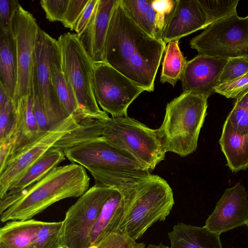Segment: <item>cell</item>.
Wrapping results in <instances>:
<instances>
[{"mask_svg":"<svg viewBox=\"0 0 248 248\" xmlns=\"http://www.w3.org/2000/svg\"><path fill=\"white\" fill-rule=\"evenodd\" d=\"M95 184L118 190L124 201L120 232L136 240L155 223L164 221L174 204L168 182L147 170L95 169Z\"/></svg>","mask_w":248,"mask_h":248,"instance_id":"cell-1","label":"cell"},{"mask_svg":"<svg viewBox=\"0 0 248 248\" xmlns=\"http://www.w3.org/2000/svg\"><path fill=\"white\" fill-rule=\"evenodd\" d=\"M166 46L137 25L117 0L107 34L105 62L145 91L153 92Z\"/></svg>","mask_w":248,"mask_h":248,"instance_id":"cell-2","label":"cell"},{"mask_svg":"<svg viewBox=\"0 0 248 248\" xmlns=\"http://www.w3.org/2000/svg\"><path fill=\"white\" fill-rule=\"evenodd\" d=\"M90 180L79 164L57 166L22 191L0 198V221L32 219L57 202L80 197L89 188Z\"/></svg>","mask_w":248,"mask_h":248,"instance_id":"cell-3","label":"cell"},{"mask_svg":"<svg viewBox=\"0 0 248 248\" xmlns=\"http://www.w3.org/2000/svg\"><path fill=\"white\" fill-rule=\"evenodd\" d=\"M207 98L183 92L167 104L160 126L155 129L166 152L185 157L195 152L207 114Z\"/></svg>","mask_w":248,"mask_h":248,"instance_id":"cell-4","label":"cell"},{"mask_svg":"<svg viewBox=\"0 0 248 248\" xmlns=\"http://www.w3.org/2000/svg\"><path fill=\"white\" fill-rule=\"evenodd\" d=\"M62 67L80 109L87 118L108 120L96 101L93 87V64L76 33L61 34L57 40Z\"/></svg>","mask_w":248,"mask_h":248,"instance_id":"cell-5","label":"cell"},{"mask_svg":"<svg viewBox=\"0 0 248 248\" xmlns=\"http://www.w3.org/2000/svg\"><path fill=\"white\" fill-rule=\"evenodd\" d=\"M102 137L151 171L164 160L166 151L155 129L127 115L110 117Z\"/></svg>","mask_w":248,"mask_h":248,"instance_id":"cell-6","label":"cell"},{"mask_svg":"<svg viewBox=\"0 0 248 248\" xmlns=\"http://www.w3.org/2000/svg\"><path fill=\"white\" fill-rule=\"evenodd\" d=\"M189 43L198 55L224 59L248 57V16L236 14L214 22Z\"/></svg>","mask_w":248,"mask_h":248,"instance_id":"cell-7","label":"cell"},{"mask_svg":"<svg viewBox=\"0 0 248 248\" xmlns=\"http://www.w3.org/2000/svg\"><path fill=\"white\" fill-rule=\"evenodd\" d=\"M115 189L95 185L89 188L67 211L62 221V245L71 248L91 246V236L101 210Z\"/></svg>","mask_w":248,"mask_h":248,"instance_id":"cell-8","label":"cell"},{"mask_svg":"<svg viewBox=\"0 0 248 248\" xmlns=\"http://www.w3.org/2000/svg\"><path fill=\"white\" fill-rule=\"evenodd\" d=\"M93 87L99 107L112 117L127 116L128 107L145 91L106 62H94Z\"/></svg>","mask_w":248,"mask_h":248,"instance_id":"cell-9","label":"cell"},{"mask_svg":"<svg viewBox=\"0 0 248 248\" xmlns=\"http://www.w3.org/2000/svg\"><path fill=\"white\" fill-rule=\"evenodd\" d=\"M80 122L71 115L35 140L11 155L0 170V198L7 193L11 184L65 135L76 128Z\"/></svg>","mask_w":248,"mask_h":248,"instance_id":"cell-10","label":"cell"},{"mask_svg":"<svg viewBox=\"0 0 248 248\" xmlns=\"http://www.w3.org/2000/svg\"><path fill=\"white\" fill-rule=\"evenodd\" d=\"M11 30L16 43L17 79L14 102L30 92L35 45L39 29L35 18L21 6L11 21Z\"/></svg>","mask_w":248,"mask_h":248,"instance_id":"cell-11","label":"cell"},{"mask_svg":"<svg viewBox=\"0 0 248 248\" xmlns=\"http://www.w3.org/2000/svg\"><path fill=\"white\" fill-rule=\"evenodd\" d=\"M66 158L85 169L147 170L143 165L100 137L64 151Z\"/></svg>","mask_w":248,"mask_h":248,"instance_id":"cell-12","label":"cell"},{"mask_svg":"<svg viewBox=\"0 0 248 248\" xmlns=\"http://www.w3.org/2000/svg\"><path fill=\"white\" fill-rule=\"evenodd\" d=\"M55 39L39 29L33 64L41 105L51 129L69 117L61 105L49 68L50 50Z\"/></svg>","mask_w":248,"mask_h":248,"instance_id":"cell-13","label":"cell"},{"mask_svg":"<svg viewBox=\"0 0 248 248\" xmlns=\"http://www.w3.org/2000/svg\"><path fill=\"white\" fill-rule=\"evenodd\" d=\"M248 224V194L244 186L238 182L225 190L204 227L220 235Z\"/></svg>","mask_w":248,"mask_h":248,"instance_id":"cell-14","label":"cell"},{"mask_svg":"<svg viewBox=\"0 0 248 248\" xmlns=\"http://www.w3.org/2000/svg\"><path fill=\"white\" fill-rule=\"evenodd\" d=\"M228 59L198 55L187 62L181 81L183 92L208 98L215 93Z\"/></svg>","mask_w":248,"mask_h":248,"instance_id":"cell-15","label":"cell"},{"mask_svg":"<svg viewBox=\"0 0 248 248\" xmlns=\"http://www.w3.org/2000/svg\"><path fill=\"white\" fill-rule=\"evenodd\" d=\"M210 25L198 0H175L161 36L166 45Z\"/></svg>","mask_w":248,"mask_h":248,"instance_id":"cell-16","label":"cell"},{"mask_svg":"<svg viewBox=\"0 0 248 248\" xmlns=\"http://www.w3.org/2000/svg\"><path fill=\"white\" fill-rule=\"evenodd\" d=\"M133 20L145 32L161 40L175 0H121ZM162 41V40H161Z\"/></svg>","mask_w":248,"mask_h":248,"instance_id":"cell-17","label":"cell"},{"mask_svg":"<svg viewBox=\"0 0 248 248\" xmlns=\"http://www.w3.org/2000/svg\"><path fill=\"white\" fill-rule=\"evenodd\" d=\"M117 1V0H98L88 25L79 37L94 62H105L106 37Z\"/></svg>","mask_w":248,"mask_h":248,"instance_id":"cell-18","label":"cell"},{"mask_svg":"<svg viewBox=\"0 0 248 248\" xmlns=\"http://www.w3.org/2000/svg\"><path fill=\"white\" fill-rule=\"evenodd\" d=\"M14 104V126L11 137L7 140L12 145L11 155L34 141L44 133L40 131L35 117L31 84L29 93L17 99Z\"/></svg>","mask_w":248,"mask_h":248,"instance_id":"cell-19","label":"cell"},{"mask_svg":"<svg viewBox=\"0 0 248 248\" xmlns=\"http://www.w3.org/2000/svg\"><path fill=\"white\" fill-rule=\"evenodd\" d=\"M49 68L57 96L66 115L74 116L80 122L88 119L80 109L75 95L65 78L62 67L61 52L56 39L50 50Z\"/></svg>","mask_w":248,"mask_h":248,"instance_id":"cell-20","label":"cell"},{"mask_svg":"<svg viewBox=\"0 0 248 248\" xmlns=\"http://www.w3.org/2000/svg\"><path fill=\"white\" fill-rule=\"evenodd\" d=\"M169 248H223L220 235L204 226L200 227L179 223L168 233Z\"/></svg>","mask_w":248,"mask_h":248,"instance_id":"cell-21","label":"cell"},{"mask_svg":"<svg viewBox=\"0 0 248 248\" xmlns=\"http://www.w3.org/2000/svg\"><path fill=\"white\" fill-rule=\"evenodd\" d=\"M124 211L123 197L115 189L101 210L91 233V245H96L110 233L120 232Z\"/></svg>","mask_w":248,"mask_h":248,"instance_id":"cell-22","label":"cell"},{"mask_svg":"<svg viewBox=\"0 0 248 248\" xmlns=\"http://www.w3.org/2000/svg\"><path fill=\"white\" fill-rule=\"evenodd\" d=\"M66 158L64 151L51 148L11 184L5 195L17 193L38 182Z\"/></svg>","mask_w":248,"mask_h":248,"instance_id":"cell-23","label":"cell"},{"mask_svg":"<svg viewBox=\"0 0 248 248\" xmlns=\"http://www.w3.org/2000/svg\"><path fill=\"white\" fill-rule=\"evenodd\" d=\"M227 160V166L233 172L248 168V134L236 133L226 120L219 140Z\"/></svg>","mask_w":248,"mask_h":248,"instance_id":"cell-24","label":"cell"},{"mask_svg":"<svg viewBox=\"0 0 248 248\" xmlns=\"http://www.w3.org/2000/svg\"><path fill=\"white\" fill-rule=\"evenodd\" d=\"M0 83L14 101L17 85V62L11 28L0 30Z\"/></svg>","mask_w":248,"mask_h":248,"instance_id":"cell-25","label":"cell"},{"mask_svg":"<svg viewBox=\"0 0 248 248\" xmlns=\"http://www.w3.org/2000/svg\"><path fill=\"white\" fill-rule=\"evenodd\" d=\"M46 222L30 219L7 221L0 230V242L10 248H31Z\"/></svg>","mask_w":248,"mask_h":248,"instance_id":"cell-26","label":"cell"},{"mask_svg":"<svg viewBox=\"0 0 248 248\" xmlns=\"http://www.w3.org/2000/svg\"><path fill=\"white\" fill-rule=\"evenodd\" d=\"M88 118L79 122L78 127L60 139L53 146L63 151L87 141L102 136L108 120Z\"/></svg>","mask_w":248,"mask_h":248,"instance_id":"cell-27","label":"cell"},{"mask_svg":"<svg viewBox=\"0 0 248 248\" xmlns=\"http://www.w3.org/2000/svg\"><path fill=\"white\" fill-rule=\"evenodd\" d=\"M179 41H170L166 46L160 78L162 83L168 82L173 86L181 80L187 62L180 50Z\"/></svg>","mask_w":248,"mask_h":248,"instance_id":"cell-28","label":"cell"},{"mask_svg":"<svg viewBox=\"0 0 248 248\" xmlns=\"http://www.w3.org/2000/svg\"><path fill=\"white\" fill-rule=\"evenodd\" d=\"M239 0H198L208 20L211 24L237 14Z\"/></svg>","mask_w":248,"mask_h":248,"instance_id":"cell-29","label":"cell"},{"mask_svg":"<svg viewBox=\"0 0 248 248\" xmlns=\"http://www.w3.org/2000/svg\"><path fill=\"white\" fill-rule=\"evenodd\" d=\"M226 120L236 133L248 134V90L236 99Z\"/></svg>","mask_w":248,"mask_h":248,"instance_id":"cell-30","label":"cell"},{"mask_svg":"<svg viewBox=\"0 0 248 248\" xmlns=\"http://www.w3.org/2000/svg\"><path fill=\"white\" fill-rule=\"evenodd\" d=\"M62 221L46 222L31 248H60L62 245L61 231Z\"/></svg>","mask_w":248,"mask_h":248,"instance_id":"cell-31","label":"cell"},{"mask_svg":"<svg viewBox=\"0 0 248 248\" xmlns=\"http://www.w3.org/2000/svg\"><path fill=\"white\" fill-rule=\"evenodd\" d=\"M15 104L9 97L0 106V143L9 140L14 128Z\"/></svg>","mask_w":248,"mask_h":248,"instance_id":"cell-32","label":"cell"},{"mask_svg":"<svg viewBox=\"0 0 248 248\" xmlns=\"http://www.w3.org/2000/svg\"><path fill=\"white\" fill-rule=\"evenodd\" d=\"M248 73V57L228 59L219 78V84L229 82Z\"/></svg>","mask_w":248,"mask_h":248,"instance_id":"cell-33","label":"cell"},{"mask_svg":"<svg viewBox=\"0 0 248 248\" xmlns=\"http://www.w3.org/2000/svg\"><path fill=\"white\" fill-rule=\"evenodd\" d=\"M96 246L97 248H145L143 243H138L136 240L120 232L109 234Z\"/></svg>","mask_w":248,"mask_h":248,"instance_id":"cell-34","label":"cell"},{"mask_svg":"<svg viewBox=\"0 0 248 248\" xmlns=\"http://www.w3.org/2000/svg\"><path fill=\"white\" fill-rule=\"evenodd\" d=\"M248 90V73L232 81L218 85L215 93L227 98H237Z\"/></svg>","mask_w":248,"mask_h":248,"instance_id":"cell-35","label":"cell"},{"mask_svg":"<svg viewBox=\"0 0 248 248\" xmlns=\"http://www.w3.org/2000/svg\"><path fill=\"white\" fill-rule=\"evenodd\" d=\"M69 0H41L40 5L46 18L51 22H62Z\"/></svg>","mask_w":248,"mask_h":248,"instance_id":"cell-36","label":"cell"},{"mask_svg":"<svg viewBox=\"0 0 248 248\" xmlns=\"http://www.w3.org/2000/svg\"><path fill=\"white\" fill-rule=\"evenodd\" d=\"M89 0H69L63 20L62 22L67 28L74 31L76 25Z\"/></svg>","mask_w":248,"mask_h":248,"instance_id":"cell-37","label":"cell"},{"mask_svg":"<svg viewBox=\"0 0 248 248\" xmlns=\"http://www.w3.org/2000/svg\"><path fill=\"white\" fill-rule=\"evenodd\" d=\"M20 6L16 0H0V30L11 28L12 17Z\"/></svg>","mask_w":248,"mask_h":248,"instance_id":"cell-38","label":"cell"},{"mask_svg":"<svg viewBox=\"0 0 248 248\" xmlns=\"http://www.w3.org/2000/svg\"><path fill=\"white\" fill-rule=\"evenodd\" d=\"M98 1V0H89L79 18L74 29V31L78 37L83 34L88 25Z\"/></svg>","mask_w":248,"mask_h":248,"instance_id":"cell-39","label":"cell"},{"mask_svg":"<svg viewBox=\"0 0 248 248\" xmlns=\"http://www.w3.org/2000/svg\"><path fill=\"white\" fill-rule=\"evenodd\" d=\"M147 248H169V247L160 243L158 245L150 244L148 246Z\"/></svg>","mask_w":248,"mask_h":248,"instance_id":"cell-40","label":"cell"},{"mask_svg":"<svg viewBox=\"0 0 248 248\" xmlns=\"http://www.w3.org/2000/svg\"><path fill=\"white\" fill-rule=\"evenodd\" d=\"M0 248H10V247H8L4 244L0 242Z\"/></svg>","mask_w":248,"mask_h":248,"instance_id":"cell-41","label":"cell"},{"mask_svg":"<svg viewBox=\"0 0 248 248\" xmlns=\"http://www.w3.org/2000/svg\"><path fill=\"white\" fill-rule=\"evenodd\" d=\"M86 248H97V247L96 245H91L88 247H87Z\"/></svg>","mask_w":248,"mask_h":248,"instance_id":"cell-42","label":"cell"},{"mask_svg":"<svg viewBox=\"0 0 248 248\" xmlns=\"http://www.w3.org/2000/svg\"><path fill=\"white\" fill-rule=\"evenodd\" d=\"M60 248H71L66 245H63Z\"/></svg>","mask_w":248,"mask_h":248,"instance_id":"cell-43","label":"cell"},{"mask_svg":"<svg viewBox=\"0 0 248 248\" xmlns=\"http://www.w3.org/2000/svg\"><path fill=\"white\" fill-rule=\"evenodd\" d=\"M248 227V224L247 225Z\"/></svg>","mask_w":248,"mask_h":248,"instance_id":"cell-44","label":"cell"}]
</instances>
